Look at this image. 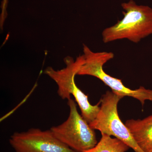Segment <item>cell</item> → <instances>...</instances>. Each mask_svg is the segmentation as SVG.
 <instances>
[{
  "instance_id": "cell-5",
  "label": "cell",
  "mask_w": 152,
  "mask_h": 152,
  "mask_svg": "<svg viewBox=\"0 0 152 152\" xmlns=\"http://www.w3.org/2000/svg\"><path fill=\"white\" fill-rule=\"evenodd\" d=\"M112 91H107L101 98L100 110L96 118L90 123L91 127L102 133L113 136L122 141L135 152H144L119 116L118 104L122 99Z\"/></svg>"
},
{
  "instance_id": "cell-7",
  "label": "cell",
  "mask_w": 152,
  "mask_h": 152,
  "mask_svg": "<svg viewBox=\"0 0 152 152\" xmlns=\"http://www.w3.org/2000/svg\"><path fill=\"white\" fill-rule=\"evenodd\" d=\"M125 125L144 152H152V115L142 120H128Z\"/></svg>"
},
{
  "instance_id": "cell-4",
  "label": "cell",
  "mask_w": 152,
  "mask_h": 152,
  "mask_svg": "<svg viewBox=\"0 0 152 152\" xmlns=\"http://www.w3.org/2000/svg\"><path fill=\"white\" fill-rule=\"evenodd\" d=\"M70 112L67 119L61 124L50 129L55 136L76 152L87 151L98 143L94 130L78 112L75 102L68 100Z\"/></svg>"
},
{
  "instance_id": "cell-8",
  "label": "cell",
  "mask_w": 152,
  "mask_h": 152,
  "mask_svg": "<svg viewBox=\"0 0 152 152\" xmlns=\"http://www.w3.org/2000/svg\"><path fill=\"white\" fill-rule=\"evenodd\" d=\"M130 147L122 141L102 133V138L92 148L81 152H126Z\"/></svg>"
},
{
  "instance_id": "cell-6",
  "label": "cell",
  "mask_w": 152,
  "mask_h": 152,
  "mask_svg": "<svg viewBox=\"0 0 152 152\" xmlns=\"http://www.w3.org/2000/svg\"><path fill=\"white\" fill-rule=\"evenodd\" d=\"M9 142L15 152H76L57 138L50 129L31 128L15 132Z\"/></svg>"
},
{
  "instance_id": "cell-1",
  "label": "cell",
  "mask_w": 152,
  "mask_h": 152,
  "mask_svg": "<svg viewBox=\"0 0 152 152\" xmlns=\"http://www.w3.org/2000/svg\"><path fill=\"white\" fill-rule=\"evenodd\" d=\"M123 19L104 29L102 33L104 43L126 39L137 43L152 34V9L139 5L134 0L123 3Z\"/></svg>"
},
{
  "instance_id": "cell-3",
  "label": "cell",
  "mask_w": 152,
  "mask_h": 152,
  "mask_svg": "<svg viewBox=\"0 0 152 152\" xmlns=\"http://www.w3.org/2000/svg\"><path fill=\"white\" fill-rule=\"evenodd\" d=\"M83 53L85 61L80 68L77 75H90L99 79L110 87L112 92L121 97H132L138 100L142 105L146 100L152 101V90L140 87L136 90H132L123 84L121 80L112 77L106 73L103 66L106 63L113 58L114 54L112 52H95L83 45Z\"/></svg>"
},
{
  "instance_id": "cell-2",
  "label": "cell",
  "mask_w": 152,
  "mask_h": 152,
  "mask_svg": "<svg viewBox=\"0 0 152 152\" xmlns=\"http://www.w3.org/2000/svg\"><path fill=\"white\" fill-rule=\"evenodd\" d=\"M84 55H80L76 60L70 56L64 59L66 67L55 70L51 67H48L44 73L53 79L58 86V94L62 99H69L73 95L80 109L81 115L88 123H91L96 118L100 110V102L97 104H91L88 96L78 88L75 83V76L85 62Z\"/></svg>"
}]
</instances>
